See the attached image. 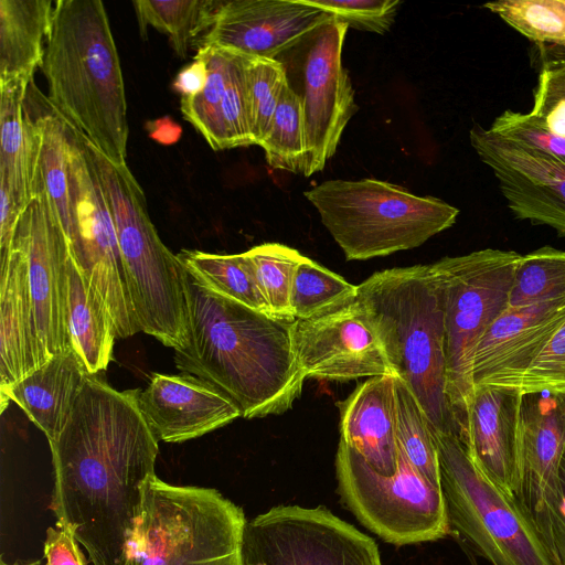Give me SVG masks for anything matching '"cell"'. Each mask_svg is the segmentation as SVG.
Segmentation results:
<instances>
[{
	"label": "cell",
	"instance_id": "1",
	"mask_svg": "<svg viewBox=\"0 0 565 565\" xmlns=\"http://www.w3.org/2000/svg\"><path fill=\"white\" fill-rule=\"evenodd\" d=\"M139 388L118 391L87 376L67 423L50 443L55 525L72 533L93 565H120L156 475L159 440L139 407Z\"/></svg>",
	"mask_w": 565,
	"mask_h": 565
},
{
	"label": "cell",
	"instance_id": "2",
	"mask_svg": "<svg viewBox=\"0 0 565 565\" xmlns=\"http://www.w3.org/2000/svg\"><path fill=\"white\" fill-rule=\"evenodd\" d=\"M189 317L188 341L174 350L177 369L218 387L244 418L292 407L306 380L294 351V321L217 295L190 276Z\"/></svg>",
	"mask_w": 565,
	"mask_h": 565
},
{
	"label": "cell",
	"instance_id": "3",
	"mask_svg": "<svg viewBox=\"0 0 565 565\" xmlns=\"http://www.w3.org/2000/svg\"><path fill=\"white\" fill-rule=\"evenodd\" d=\"M49 106L110 161L126 164L125 83L100 0H57L40 65Z\"/></svg>",
	"mask_w": 565,
	"mask_h": 565
},
{
	"label": "cell",
	"instance_id": "4",
	"mask_svg": "<svg viewBox=\"0 0 565 565\" xmlns=\"http://www.w3.org/2000/svg\"><path fill=\"white\" fill-rule=\"evenodd\" d=\"M358 298L431 430L458 438L447 394L443 296L431 264L374 273L358 285Z\"/></svg>",
	"mask_w": 565,
	"mask_h": 565
},
{
	"label": "cell",
	"instance_id": "5",
	"mask_svg": "<svg viewBox=\"0 0 565 565\" xmlns=\"http://www.w3.org/2000/svg\"><path fill=\"white\" fill-rule=\"evenodd\" d=\"M109 205L140 330L178 350L189 337V276L153 226L145 193L126 164L110 161L79 131Z\"/></svg>",
	"mask_w": 565,
	"mask_h": 565
},
{
	"label": "cell",
	"instance_id": "6",
	"mask_svg": "<svg viewBox=\"0 0 565 565\" xmlns=\"http://www.w3.org/2000/svg\"><path fill=\"white\" fill-rule=\"evenodd\" d=\"M243 510L213 488L149 477L120 565H243Z\"/></svg>",
	"mask_w": 565,
	"mask_h": 565
},
{
	"label": "cell",
	"instance_id": "7",
	"mask_svg": "<svg viewBox=\"0 0 565 565\" xmlns=\"http://www.w3.org/2000/svg\"><path fill=\"white\" fill-rule=\"evenodd\" d=\"M303 194L348 260L418 247L451 227L459 215L438 198L373 178L328 180Z\"/></svg>",
	"mask_w": 565,
	"mask_h": 565
},
{
	"label": "cell",
	"instance_id": "8",
	"mask_svg": "<svg viewBox=\"0 0 565 565\" xmlns=\"http://www.w3.org/2000/svg\"><path fill=\"white\" fill-rule=\"evenodd\" d=\"M521 258L513 250L486 248L431 264L443 296L447 394L463 446L475 392L472 355L483 333L509 308Z\"/></svg>",
	"mask_w": 565,
	"mask_h": 565
},
{
	"label": "cell",
	"instance_id": "9",
	"mask_svg": "<svg viewBox=\"0 0 565 565\" xmlns=\"http://www.w3.org/2000/svg\"><path fill=\"white\" fill-rule=\"evenodd\" d=\"M433 434L450 529L491 565H554L519 499L487 478L456 436Z\"/></svg>",
	"mask_w": 565,
	"mask_h": 565
},
{
	"label": "cell",
	"instance_id": "10",
	"mask_svg": "<svg viewBox=\"0 0 565 565\" xmlns=\"http://www.w3.org/2000/svg\"><path fill=\"white\" fill-rule=\"evenodd\" d=\"M335 471L345 505L384 541L406 545L436 541L450 533L441 487L423 478L399 448L397 472L384 477L340 439Z\"/></svg>",
	"mask_w": 565,
	"mask_h": 565
},
{
	"label": "cell",
	"instance_id": "11",
	"mask_svg": "<svg viewBox=\"0 0 565 565\" xmlns=\"http://www.w3.org/2000/svg\"><path fill=\"white\" fill-rule=\"evenodd\" d=\"M64 121L70 138L71 253L106 302L117 339L128 338L141 330L128 289L114 218L77 129Z\"/></svg>",
	"mask_w": 565,
	"mask_h": 565
},
{
	"label": "cell",
	"instance_id": "12",
	"mask_svg": "<svg viewBox=\"0 0 565 565\" xmlns=\"http://www.w3.org/2000/svg\"><path fill=\"white\" fill-rule=\"evenodd\" d=\"M243 565H383L376 543L324 508L280 505L247 521Z\"/></svg>",
	"mask_w": 565,
	"mask_h": 565
},
{
	"label": "cell",
	"instance_id": "13",
	"mask_svg": "<svg viewBox=\"0 0 565 565\" xmlns=\"http://www.w3.org/2000/svg\"><path fill=\"white\" fill-rule=\"evenodd\" d=\"M349 26L331 18L299 44L301 92L308 159L303 175L323 170L359 107L342 49Z\"/></svg>",
	"mask_w": 565,
	"mask_h": 565
},
{
	"label": "cell",
	"instance_id": "14",
	"mask_svg": "<svg viewBox=\"0 0 565 565\" xmlns=\"http://www.w3.org/2000/svg\"><path fill=\"white\" fill-rule=\"evenodd\" d=\"M292 344L306 379L347 382L394 374L371 317L358 297L326 315L296 319Z\"/></svg>",
	"mask_w": 565,
	"mask_h": 565
},
{
	"label": "cell",
	"instance_id": "15",
	"mask_svg": "<svg viewBox=\"0 0 565 565\" xmlns=\"http://www.w3.org/2000/svg\"><path fill=\"white\" fill-rule=\"evenodd\" d=\"M28 259L35 326L45 361L71 349L67 330L65 233L42 195L22 212L15 234Z\"/></svg>",
	"mask_w": 565,
	"mask_h": 565
},
{
	"label": "cell",
	"instance_id": "16",
	"mask_svg": "<svg viewBox=\"0 0 565 565\" xmlns=\"http://www.w3.org/2000/svg\"><path fill=\"white\" fill-rule=\"evenodd\" d=\"M470 143L498 180L515 217L565 236V162L505 140L475 125Z\"/></svg>",
	"mask_w": 565,
	"mask_h": 565
},
{
	"label": "cell",
	"instance_id": "17",
	"mask_svg": "<svg viewBox=\"0 0 565 565\" xmlns=\"http://www.w3.org/2000/svg\"><path fill=\"white\" fill-rule=\"evenodd\" d=\"M331 18L301 0L223 1L200 46L277 58Z\"/></svg>",
	"mask_w": 565,
	"mask_h": 565
},
{
	"label": "cell",
	"instance_id": "18",
	"mask_svg": "<svg viewBox=\"0 0 565 565\" xmlns=\"http://www.w3.org/2000/svg\"><path fill=\"white\" fill-rule=\"evenodd\" d=\"M565 323V296L508 308L479 340L471 363L473 388H520L539 353Z\"/></svg>",
	"mask_w": 565,
	"mask_h": 565
},
{
	"label": "cell",
	"instance_id": "19",
	"mask_svg": "<svg viewBox=\"0 0 565 565\" xmlns=\"http://www.w3.org/2000/svg\"><path fill=\"white\" fill-rule=\"evenodd\" d=\"M140 411L158 440L183 443L242 417L238 406L212 383L189 373H153L139 394Z\"/></svg>",
	"mask_w": 565,
	"mask_h": 565
},
{
	"label": "cell",
	"instance_id": "20",
	"mask_svg": "<svg viewBox=\"0 0 565 565\" xmlns=\"http://www.w3.org/2000/svg\"><path fill=\"white\" fill-rule=\"evenodd\" d=\"M520 441L519 501L535 523L557 499L565 455V392H522Z\"/></svg>",
	"mask_w": 565,
	"mask_h": 565
},
{
	"label": "cell",
	"instance_id": "21",
	"mask_svg": "<svg viewBox=\"0 0 565 565\" xmlns=\"http://www.w3.org/2000/svg\"><path fill=\"white\" fill-rule=\"evenodd\" d=\"M521 399L520 388L476 387L465 445L478 469L508 495L518 499L522 484Z\"/></svg>",
	"mask_w": 565,
	"mask_h": 565
},
{
	"label": "cell",
	"instance_id": "22",
	"mask_svg": "<svg viewBox=\"0 0 565 565\" xmlns=\"http://www.w3.org/2000/svg\"><path fill=\"white\" fill-rule=\"evenodd\" d=\"M0 395L43 365L25 250L14 235L0 257Z\"/></svg>",
	"mask_w": 565,
	"mask_h": 565
},
{
	"label": "cell",
	"instance_id": "23",
	"mask_svg": "<svg viewBox=\"0 0 565 565\" xmlns=\"http://www.w3.org/2000/svg\"><path fill=\"white\" fill-rule=\"evenodd\" d=\"M339 407L340 439L377 473L393 477L398 467L394 374L367 379Z\"/></svg>",
	"mask_w": 565,
	"mask_h": 565
},
{
	"label": "cell",
	"instance_id": "24",
	"mask_svg": "<svg viewBox=\"0 0 565 565\" xmlns=\"http://www.w3.org/2000/svg\"><path fill=\"white\" fill-rule=\"evenodd\" d=\"M88 375L71 348L53 355L1 395V413L9 401L14 402L44 433L49 444L53 443L67 423Z\"/></svg>",
	"mask_w": 565,
	"mask_h": 565
},
{
	"label": "cell",
	"instance_id": "25",
	"mask_svg": "<svg viewBox=\"0 0 565 565\" xmlns=\"http://www.w3.org/2000/svg\"><path fill=\"white\" fill-rule=\"evenodd\" d=\"M67 330L71 348L90 374L108 367L116 337L110 311L70 253L66 263Z\"/></svg>",
	"mask_w": 565,
	"mask_h": 565
},
{
	"label": "cell",
	"instance_id": "26",
	"mask_svg": "<svg viewBox=\"0 0 565 565\" xmlns=\"http://www.w3.org/2000/svg\"><path fill=\"white\" fill-rule=\"evenodd\" d=\"M53 10L51 0H0V85L32 82L42 63Z\"/></svg>",
	"mask_w": 565,
	"mask_h": 565
},
{
	"label": "cell",
	"instance_id": "27",
	"mask_svg": "<svg viewBox=\"0 0 565 565\" xmlns=\"http://www.w3.org/2000/svg\"><path fill=\"white\" fill-rule=\"evenodd\" d=\"M29 81L0 85V183L11 191L24 211L32 200L31 181L35 148V125L25 109Z\"/></svg>",
	"mask_w": 565,
	"mask_h": 565
},
{
	"label": "cell",
	"instance_id": "28",
	"mask_svg": "<svg viewBox=\"0 0 565 565\" xmlns=\"http://www.w3.org/2000/svg\"><path fill=\"white\" fill-rule=\"evenodd\" d=\"M51 108V107H50ZM35 148L31 181L32 198L42 195L62 226L71 235L68 193L70 138L65 121L51 108L33 117Z\"/></svg>",
	"mask_w": 565,
	"mask_h": 565
},
{
	"label": "cell",
	"instance_id": "29",
	"mask_svg": "<svg viewBox=\"0 0 565 565\" xmlns=\"http://www.w3.org/2000/svg\"><path fill=\"white\" fill-rule=\"evenodd\" d=\"M177 256L188 275L201 286L254 310L270 315L258 288L253 264L245 252L221 255L182 249Z\"/></svg>",
	"mask_w": 565,
	"mask_h": 565
},
{
	"label": "cell",
	"instance_id": "30",
	"mask_svg": "<svg viewBox=\"0 0 565 565\" xmlns=\"http://www.w3.org/2000/svg\"><path fill=\"white\" fill-rule=\"evenodd\" d=\"M223 1L216 0H137L132 4L141 35L148 25L167 34L174 52L186 57L191 43L209 30Z\"/></svg>",
	"mask_w": 565,
	"mask_h": 565
},
{
	"label": "cell",
	"instance_id": "31",
	"mask_svg": "<svg viewBox=\"0 0 565 565\" xmlns=\"http://www.w3.org/2000/svg\"><path fill=\"white\" fill-rule=\"evenodd\" d=\"M394 380L398 448L423 478L441 487L439 455L429 422L405 382L396 375Z\"/></svg>",
	"mask_w": 565,
	"mask_h": 565
},
{
	"label": "cell",
	"instance_id": "32",
	"mask_svg": "<svg viewBox=\"0 0 565 565\" xmlns=\"http://www.w3.org/2000/svg\"><path fill=\"white\" fill-rule=\"evenodd\" d=\"M206 62L207 79L201 93L181 98V113L215 150H226V138L222 121V100L230 68V52L213 46L198 50Z\"/></svg>",
	"mask_w": 565,
	"mask_h": 565
},
{
	"label": "cell",
	"instance_id": "33",
	"mask_svg": "<svg viewBox=\"0 0 565 565\" xmlns=\"http://www.w3.org/2000/svg\"><path fill=\"white\" fill-rule=\"evenodd\" d=\"M274 169L305 173L308 147L300 96L285 85L269 130L259 145Z\"/></svg>",
	"mask_w": 565,
	"mask_h": 565
},
{
	"label": "cell",
	"instance_id": "34",
	"mask_svg": "<svg viewBox=\"0 0 565 565\" xmlns=\"http://www.w3.org/2000/svg\"><path fill=\"white\" fill-rule=\"evenodd\" d=\"M356 297L358 286L303 256L292 280L290 310L295 320L310 319L347 306Z\"/></svg>",
	"mask_w": 565,
	"mask_h": 565
},
{
	"label": "cell",
	"instance_id": "35",
	"mask_svg": "<svg viewBox=\"0 0 565 565\" xmlns=\"http://www.w3.org/2000/svg\"><path fill=\"white\" fill-rule=\"evenodd\" d=\"M565 296V252L544 246L519 262L509 307H525Z\"/></svg>",
	"mask_w": 565,
	"mask_h": 565
},
{
	"label": "cell",
	"instance_id": "36",
	"mask_svg": "<svg viewBox=\"0 0 565 565\" xmlns=\"http://www.w3.org/2000/svg\"><path fill=\"white\" fill-rule=\"evenodd\" d=\"M245 253L253 264L258 288L270 315L295 321L290 310V292L297 266L303 255L279 243L256 245Z\"/></svg>",
	"mask_w": 565,
	"mask_h": 565
},
{
	"label": "cell",
	"instance_id": "37",
	"mask_svg": "<svg viewBox=\"0 0 565 565\" xmlns=\"http://www.w3.org/2000/svg\"><path fill=\"white\" fill-rule=\"evenodd\" d=\"M483 7L537 45L565 47V0H500Z\"/></svg>",
	"mask_w": 565,
	"mask_h": 565
},
{
	"label": "cell",
	"instance_id": "38",
	"mask_svg": "<svg viewBox=\"0 0 565 565\" xmlns=\"http://www.w3.org/2000/svg\"><path fill=\"white\" fill-rule=\"evenodd\" d=\"M250 134L254 145L266 137L282 89L288 82L284 64L276 58L243 55Z\"/></svg>",
	"mask_w": 565,
	"mask_h": 565
},
{
	"label": "cell",
	"instance_id": "39",
	"mask_svg": "<svg viewBox=\"0 0 565 565\" xmlns=\"http://www.w3.org/2000/svg\"><path fill=\"white\" fill-rule=\"evenodd\" d=\"M349 28L384 34L390 31L401 6L398 0H301Z\"/></svg>",
	"mask_w": 565,
	"mask_h": 565
},
{
	"label": "cell",
	"instance_id": "40",
	"mask_svg": "<svg viewBox=\"0 0 565 565\" xmlns=\"http://www.w3.org/2000/svg\"><path fill=\"white\" fill-rule=\"evenodd\" d=\"M230 55L221 113L227 149H233L254 145V141L249 126L243 56L234 52H230Z\"/></svg>",
	"mask_w": 565,
	"mask_h": 565
},
{
	"label": "cell",
	"instance_id": "41",
	"mask_svg": "<svg viewBox=\"0 0 565 565\" xmlns=\"http://www.w3.org/2000/svg\"><path fill=\"white\" fill-rule=\"evenodd\" d=\"M488 129L515 145L565 162V138L551 134L531 113L505 110Z\"/></svg>",
	"mask_w": 565,
	"mask_h": 565
},
{
	"label": "cell",
	"instance_id": "42",
	"mask_svg": "<svg viewBox=\"0 0 565 565\" xmlns=\"http://www.w3.org/2000/svg\"><path fill=\"white\" fill-rule=\"evenodd\" d=\"M530 111L551 134L565 138V67L542 65Z\"/></svg>",
	"mask_w": 565,
	"mask_h": 565
},
{
	"label": "cell",
	"instance_id": "43",
	"mask_svg": "<svg viewBox=\"0 0 565 565\" xmlns=\"http://www.w3.org/2000/svg\"><path fill=\"white\" fill-rule=\"evenodd\" d=\"M522 392H565V323L530 365Z\"/></svg>",
	"mask_w": 565,
	"mask_h": 565
},
{
	"label": "cell",
	"instance_id": "44",
	"mask_svg": "<svg viewBox=\"0 0 565 565\" xmlns=\"http://www.w3.org/2000/svg\"><path fill=\"white\" fill-rule=\"evenodd\" d=\"M554 565H565V455L559 471L557 499L535 523Z\"/></svg>",
	"mask_w": 565,
	"mask_h": 565
},
{
	"label": "cell",
	"instance_id": "45",
	"mask_svg": "<svg viewBox=\"0 0 565 565\" xmlns=\"http://www.w3.org/2000/svg\"><path fill=\"white\" fill-rule=\"evenodd\" d=\"M44 564L39 565H87L78 541L68 531L50 526L43 545Z\"/></svg>",
	"mask_w": 565,
	"mask_h": 565
},
{
	"label": "cell",
	"instance_id": "46",
	"mask_svg": "<svg viewBox=\"0 0 565 565\" xmlns=\"http://www.w3.org/2000/svg\"><path fill=\"white\" fill-rule=\"evenodd\" d=\"M22 212L9 188L0 183V257L11 248Z\"/></svg>",
	"mask_w": 565,
	"mask_h": 565
},
{
	"label": "cell",
	"instance_id": "47",
	"mask_svg": "<svg viewBox=\"0 0 565 565\" xmlns=\"http://www.w3.org/2000/svg\"><path fill=\"white\" fill-rule=\"evenodd\" d=\"M206 79V62L200 53H196L194 61L177 74L172 87L182 97H191L202 92Z\"/></svg>",
	"mask_w": 565,
	"mask_h": 565
},
{
	"label": "cell",
	"instance_id": "48",
	"mask_svg": "<svg viewBox=\"0 0 565 565\" xmlns=\"http://www.w3.org/2000/svg\"><path fill=\"white\" fill-rule=\"evenodd\" d=\"M149 136L162 145H171L179 140L182 129L170 117L166 116L147 124Z\"/></svg>",
	"mask_w": 565,
	"mask_h": 565
},
{
	"label": "cell",
	"instance_id": "49",
	"mask_svg": "<svg viewBox=\"0 0 565 565\" xmlns=\"http://www.w3.org/2000/svg\"><path fill=\"white\" fill-rule=\"evenodd\" d=\"M542 65L565 67V47L556 45H537Z\"/></svg>",
	"mask_w": 565,
	"mask_h": 565
},
{
	"label": "cell",
	"instance_id": "50",
	"mask_svg": "<svg viewBox=\"0 0 565 565\" xmlns=\"http://www.w3.org/2000/svg\"><path fill=\"white\" fill-rule=\"evenodd\" d=\"M40 563H41L40 561L7 563L3 559H1L0 565H39Z\"/></svg>",
	"mask_w": 565,
	"mask_h": 565
}]
</instances>
